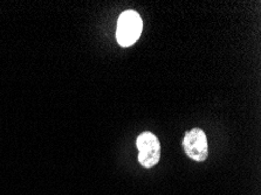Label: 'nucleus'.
<instances>
[{"label":"nucleus","mask_w":261,"mask_h":195,"mask_svg":"<svg viewBox=\"0 0 261 195\" xmlns=\"http://www.w3.org/2000/svg\"><path fill=\"white\" fill-rule=\"evenodd\" d=\"M143 22L137 12L129 10L120 15L117 21L116 39L122 47H129L141 37Z\"/></svg>","instance_id":"1"},{"label":"nucleus","mask_w":261,"mask_h":195,"mask_svg":"<svg viewBox=\"0 0 261 195\" xmlns=\"http://www.w3.org/2000/svg\"><path fill=\"white\" fill-rule=\"evenodd\" d=\"M138 149V162L145 169L155 167L161 158V144L151 132H143L136 139Z\"/></svg>","instance_id":"2"},{"label":"nucleus","mask_w":261,"mask_h":195,"mask_svg":"<svg viewBox=\"0 0 261 195\" xmlns=\"http://www.w3.org/2000/svg\"><path fill=\"white\" fill-rule=\"evenodd\" d=\"M183 149L187 156L197 162H203L208 157L207 137L199 127L185 132L183 139Z\"/></svg>","instance_id":"3"}]
</instances>
